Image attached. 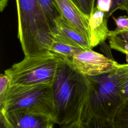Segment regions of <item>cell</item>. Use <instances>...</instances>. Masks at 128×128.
<instances>
[{"mask_svg":"<svg viewBox=\"0 0 128 128\" xmlns=\"http://www.w3.org/2000/svg\"><path fill=\"white\" fill-rule=\"evenodd\" d=\"M62 128H86L85 124L82 121L79 120L70 124L63 126Z\"/></svg>","mask_w":128,"mask_h":128,"instance_id":"obj_22","label":"cell"},{"mask_svg":"<svg viewBox=\"0 0 128 128\" xmlns=\"http://www.w3.org/2000/svg\"><path fill=\"white\" fill-rule=\"evenodd\" d=\"M16 3L18 37L24 56L50 53L54 34L38 0H16Z\"/></svg>","mask_w":128,"mask_h":128,"instance_id":"obj_2","label":"cell"},{"mask_svg":"<svg viewBox=\"0 0 128 128\" xmlns=\"http://www.w3.org/2000/svg\"><path fill=\"white\" fill-rule=\"evenodd\" d=\"M56 32L72 44L84 50H92L90 42L78 29L63 16L58 18L55 22Z\"/></svg>","mask_w":128,"mask_h":128,"instance_id":"obj_10","label":"cell"},{"mask_svg":"<svg viewBox=\"0 0 128 128\" xmlns=\"http://www.w3.org/2000/svg\"><path fill=\"white\" fill-rule=\"evenodd\" d=\"M111 6V0H97L96 7L104 12H108Z\"/></svg>","mask_w":128,"mask_h":128,"instance_id":"obj_20","label":"cell"},{"mask_svg":"<svg viewBox=\"0 0 128 128\" xmlns=\"http://www.w3.org/2000/svg\"><path fill=\"white\" fill-rule=\"evenodd\" d=\"M8 0H0V10L2 12L7 6Z\"/></svg>","mask_w":128,"mask_h":128,"instance_id":"obj_24","label":"cell"},{"mask_svg":"<svg viewBox=\"0 0 128 128\" xmlns=\"http://www.w3.org/2000/svg\"><path fill=\"white\" fill-rule=\"evenodd\" d=\"M127 18L128 17L126 16H120V17H118V18L112 17L116 25V28L122 30L126 28Z\"/></svg>","mask_w":128,"mask_h":128,"instance_id":"obj_21","label":"cell"},{"mask_svg":"<svg viewBox=\"0 0 128 128\" xmlns=\"http://www.w3.org/2000/svg\"><path fill=\"white\" fill-rule=\"evenodd\" d=\"M58 59L50 53L36 56H24L4 71L10 85L33 86L52 84Z\"/></svg>","mask_w":128,"mask_h":128,"instance_id":"obj_5","label":"cell"},{"mask_svg":"<svg viewBox=\"0 0 128 128\" xmlns=\"http://www.w3.org/2000/svg\"><path fill=\"white\" fill-rule=\"evenodd\" d=\"M55 2L62 16L90 42V19L81 10L74 0H55Z\"/></svg>","mask_w":128,"mask_h":128,"instance_id":"obj_8","label":"cell"},{"mask_svg":"<svg viewBox=\"0 0 128 128\" xmlns=\"http://www.w3.org/2000/svg\"><path fill=\"white\" fill-rule=\"evenodd\" d=\"M38 1L54 34L56 32L55 22L58 18L62 16L61 12L55 0H38Z\"/></svg>","mask_w":128,"mask_h":128,"instance_id":"obj_13","label":"cell"},{"mask_svg":"<svg viewBox=\"0 0 128 128\" xmlns=\"http://www.w3.org/2000/svg\"><path fill=\"white\" fill-rule=\"evenodd\" d=\"M126 12H127V13H128V10Z\"/></svg>","mask_w":128,"mask_h":128,"instance_id":"obj_26","label":"cell"},{"mask_svg":"<svg viewBox=\"0 0 128 128\" xmlns=\"http://www.w3.org/2000/svg\"><path fill=\"white\" fill-rule=\"evenodd\" d=\"M107 12L95 7L90 18V45L92 48L100 44L108 38L110 31L108 27Z\"/></svg>","mask_w":128,"mask_h":128,"instance_id":"obj_9","label":"cell"},{"mask_svg":"<svg viewBox=\"0 0 128 128\" xmlns=\"http://www.w3.org/2000/svg\"><path fill=\"white\" fill-rule=\"evenodd\" d=\"M84 50H86L72 44L62 36L56 33L50 52L59 59L70 62L76 54Z\"/></svg>","mask_w":128,"mask_h":128,"instance_id":"obj_11","label":"cell"},{"mask_svg":"<svg viewBox=\"0 0 128 128\" xmlns=\"http://www.w3.org/2000/svg\"><path fill=\"white\" fill-rule=\"evenodd\" d=\"M86 128H114L112 120L92 118L84 124Z\"/></svg>","mask_w":128,"mask_h":128,"instance_id":"obj_16","label":"cell"},{"mask_svg":"<svg viewBox=\"0 0 128 128\" xmlns=\"http://www.w3.org/2000/svg\"><path fill=\"white\" fill-rule=\"evenodd\" d=\"M126 28H128V16L127 18V25H126Z\"/></svg>","mask_w":128,"mask_h":128,"instance_id":"obj_25","label":"cell"},{"mask_svg":"<svg viewBox=\"0 0 128 128\" xmlns=\"http://www.w3.org/2000/svg\"><path fill=\"white\" fill-rule=\"evenodd\" d=\"M10 78L6 74H0V104H1L6 96L10 86Z\"/></svg>","mask_w":128,"mask_h":128,"instance_id":"obj_18","label":"cell"},{"mask_svg":"<svg viewBox=\"0 0 128 128\" xmlns=\"http://www.w3.org/2000/svg\"><path fill=\"white\" fill-rule=\"evenodd\" d=\"M128 0H111V6L110 11L107 12L108 17L109 18L116 10H128Z\"/></svg>","mask_w":128,"mask_h":128,"instance_id":"obj_19","label":"cell"},{"mask_svg":"<svg viewBox=\"0 0 128 128\" xmlns=\"http://www.w3.org/2000/svg\"><path fill=\"white\" fill-rule=\"evenodd\" d=\"M108 38L112 49L128 56V28L110 30Z\"/></svg>","mask_w":128,"mask_h":128,"instance_id":"obj_12","label":"cell"},{"mask_svg":"<svg viewBox=\"0 0 128 128\" xmlns=\"http://www.w3.org/2000/svg\"><path fill=\"white\" fill-rule=\"evenodd\" d=\"M80 8L90 19L94 10L95 0H74Z\"/></svg>","mask_w":128,"mask_h":128,"instance_id":"obj_17","label":"cell"},{"mask_svg":"<svg viewBox=\"0 0 128 128\" xmlns=\"http://www.w3.org/2000/svg\"><path fill=\"white\" fill-rule=\"evenodd\" d=\"M88 78L90 90L80 121L85 124L92 118L112 120L124 102L120 89L118 68L101 75Z\"/></svg>","mask_w":128,"mask_h":128,"instance_id":"obj_3","label":"cell"},{"mask_svg":"<svg viewBox=\"0 0 128 128\" xmlns=\"http://www.w3.org/2000/svg\"><path fill=\"white\" fill-rule=\"evenodd\" d=\"M69 63L74 68L87 77L110 72L116 70L120 65L114 58L92 50H86L78 53Z\"/></svg>","mask_w":128,"mask_h":128,"instance_id":"obj_6","label":"cell"},{"mask_svg":"<svg viewBox=\"0 0 128 128\" xmlns=\"http://www.w3.org/2000/svg\"><path fill=\"white\" fill-rule=\"evenodd\" d=\"M120 89L124 100H128V63L120 64L118 68Z\"/></svg>","mask_w":128,"mask_h":128,"instance_id":"obj_15","label":"cell"},{"mask_svg":"<svg viewBox=\"0 0 128 128\" xmlns=\"http://www.w3.org/2000/svg\"><path fill=\"white\" fill-rule=\"evenodd\" d=\"M0 128H7L4 122L3 114L0 112Z\"/></svg>","mask_w":128,"mask_h":128,"instance_id":"obj_23","label":"cell"},{"mask_svg":"<svg viewBox=\"0 0 128 128\" xmlns=\"http://www.w3.org/2000/svg\"><path fill=\"white\" fill-rule=\"evenodd\" d=\"M0 110L2 112L12 110L30 112L47 116L54 120L52 84L10 85L3 102L0 104Z\"/></svg>","mask_w":128,"mask_h":128,"instance_id":"obj_4","label":"cell"},{"mask_svg":"<svg viewBox=\"0 0 128 128\" xmlns=\"http://www.w3.org/2000/svg\"><path fill=\"white\" fill-rule=\"evenodd\" d=\"M2 113L7 128H53L56 124L47 116L30 112L12 110Z\"/></svg>","mask_w":128,"mask_h":128,"instance_id":"obj_7","label":"cell"},{"mask_svg":"<svg viewBox=\"0 0 128 128\" xmlns=\"http://www.w3.org/2000/svg\"><path fill=\"white\" fill-rule=\"evenodd\" d=\"M58 59L57 70L52 84L54 120L56 124L64 126L80 120L90 85L87 76L69 62Z\"/></svg>","mask_w":128,"mask_h":128,"instance_id":"obj_1","label":"cell"},{"mask_svg":"<svg viewBox=\"0 0 128 128\" xmlns=\"http://www.w3.org/2000/svg\"><path fill=\"white\" fill-rule=\"evenodd\" d=\"M112 121L114 128H128V100L120 106Z\"/></svg>","mask_w":128,"mask_h":128,"instance_id":"obj_14","label":"cell"}]
</instances>
